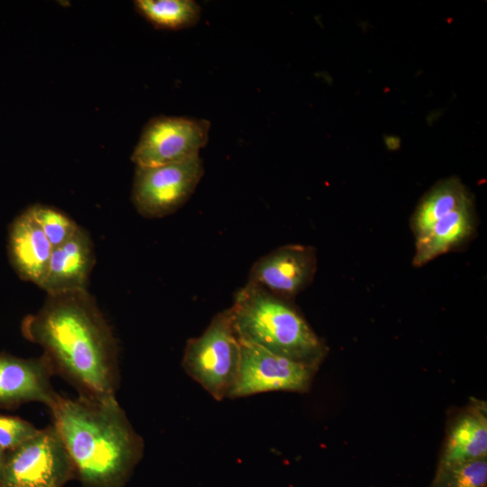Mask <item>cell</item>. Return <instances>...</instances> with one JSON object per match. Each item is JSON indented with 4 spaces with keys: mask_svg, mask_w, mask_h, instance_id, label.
I'll use <instances>...</instances> for the list:
<instances>
[{
    "mask_svg": "<svg viewBox=\"0 0 487 487\" xmlns=\"http://www.w3.org/2000/svg\"><path fill=\"white\" fill-rule=\"evenodd\" d=\"M471 200L469 190L456 177L436 183L420 199L412 215L410 227L415 240L426 234L440 218Z\"/></svg>",
    "mask_w": 487,
    "mask_h": 487,
    "instance_id": "15",
    "label": "cell"
},
{
    "mask_svg": "<svg viewBox=\"0 0 487 487\" xmlns=\"http://www.w3.org/2000/svg\"><path fill=\"white\" fill-rule=\"evenodd\" d=\"M203 175L200 156L167 165L136 167L132 189L133 206L147 218L169 216L188 200Z\"/></svg>",
    "mask_w": 487,
    "mask_h": 487,
    "instance_id": "6",
    "label": "cell"
},
{
    "mask_svg": "<svg viewBox=\"0 0 487 487\" xmlns=\"http://www.w3.org/2000/svg\"><path fill=\"white\" fill-rule=\"evenodd\" d=\"M475 229L476 215L471 200L440 218L426 234L415 240L413 266L421 267L462 246L474 234Z\"/></svg>",
    "mask_w": 487,
    "mask_h": 487,
    "instance_id": "14",
    "label": "cell"
},
{
    "mask_svg": "<svg viewBox=\"0 0 487 487\" xmlns=\"http://www.w3.org/2000/svg\"><path fill=\"white\" fill-rule=\"evenodd\" d=\"M53 374L43 354L22 358L0 353V408L39 402L51 409L61 397L51 385Z\"/></svg>",
    "mask_w": 487,
    "mask_h": 487,
    "instance_id": "10",
    "label": "cell"
},
{
    "mask_svg": "<svg viewBox=\"0 0 487 487\" xmlns=\"http://www.w3.org/2000/svg\"><path fill=\"white\" fill-rule=\"evenodd\" d=\"M134 8L156 29L182 30L194 26L201 9L192 0H136Z\"/></svg>",
    "mask_w": 487,
    "mask_h": 487,
    "instance_id": "16",
    "label": "cell"
},
{
    "mask_svg": "<svg viewBox=\"0 0 487 487\" xmlns=\"http://www.w3.org/2000/svg\"><path fill=\"white\" fill-rule=\"evenodd\" d=\"M74 475L69 455L51 425L7 452L0 487H63Z\"/></svg>",
    "mask_w": 487,
    "mask_h": 487,
    "instance_id": "5",
    "label": "cell"
},
{
    "mask_svg": "<svg viewBox=\"0 0 487 487\" xmlns=\"http://www.w3.org/2000/svg\"><path fill=\"white\" fill-rule=\"evenodd\" d=\"M206 119L159 115L144 125L131 156L136 167H156L199 156L208 141Z\"/></svg>",
    "mask_w": 487,
    "mask_h": 487,
    "instance_id": "7",
    "label": "cell"
},
{
    "mask_svg": "<svg viewBox=\"0 0 487 487\" xmlns=\"http://www.w3.org/2000/svg\"><path fill=\"white\" fill-rule=\"evenodd\" d=\"M94 263L93 243L87 232L79 226L71 238L53 247L40 288L47 295L87 289Z\"/></svg>",
    "mask_w": 487,
    "mask_h": 487,
    "instance_id": "11",
    "label": "cell"
},
{
    "mask_svg": "<svg viewBox=\"0 0 487 487\" xmlns=\"http://www.w3.org/2000/svg\"><path fill=\"white\" fill-rule=\"evenodd\" d=\"M7 452L0 446V486L3 480Z\"/></svg>",
    "mask_w": 487,
    "mask_h": 487,
    "instance_id": "20",
    "label": "cell"
},
{
    "mask_svg": "<svg viewBox=\"0 0 487 487\" xmlns=\"http://www.w3.org/2000/svg\"><path fill=\"white\" fill-rule=\"evenodd\" d=\"M482 458H487V409L474 400L449 427L436 473Z\"/></svg>",
    "mask_w": 487,
    "mask_h": 487,
    "instance_id": "12",
    "label": "cell"
},
{
    "mask_svg": "<svg viewBox=\"0 0 487 487\" xmlns=\"http://www.w3.org/2000/svg\"><path fill=\"white\" fill-rule=\"evenodd\" d=\"M317 268V251L310 245L286 244L259 258L248 282L291 301L312 282Z\"/></svg>",
    "mask_w": 487,
    "mask_h": 487,
    "instance_id": "9",
    "label": "cell"
},
{
    "mask_svg": "<svg viewBox=\"0 0 487 487\" xmlns=\"http://www.w3.org/2000/svg\"><path fill=\"white\" fill-rule=\"evenodd\" d=\"M28 210L53 247L71 238L79 228L73 219L54 207L37 204Z\"/></svg>",
    "mask_w": 487,
    "mask_h": 487,
    "instance_id": "17",
    "label": "cell"
},
{
    "mask_svg": "<svg viewBox=\"0 0 487 487\" xmlns=\"http://www.w3.org/2000/svg\"><path fill=\"white\" fill-rule=\"evenodd\" d=\"M241 341L274 354L319 367L327 354L325 343L291 301L246 282L230 307Z\"/></svg>",
    "mask_w": 487,
    "mask_h": 487,
    "instance_id": "3",
    "label": "cell"
},
{
    "mask_svg": "<svg viewBox=\"0 0 487 487\" xmlns=\"http://www.w3.org/2000/svg\"><path fill=\"white\" fill-rule=\"evenodd\" d=\"M430 487H487V458L435 473Z\"/></svg>",
    "mask_w": 487,
    "mask_h": 487,
    "instance_id": "18",
    "label": "cell"
},
{
    "mask_svg": "<svg viewBox=\"0 0 487 487\" xmlns=\"http://www.w3.org/2000/svg\"><path fill=\"white\" fill-rule=\"evenodd\" d=\"M241 340L230 308L217 313L204 332L185 345L182 367L215 400L228 398L239 373Z\"/></svg>",
    "mask_w": 487,
    "mask_h": 487,
    "instance_id": "4",
    "label": "cell"
},
{
    "mask_svg": "<svg viewBox=\"0 0 487 487\" xmlns=\"http://www.w3.org/2000/svg\"><path fill=\"white\" fill-rule=\"evenodd\" d=\"M51 411L83 485L123 487L142 459L144 444L116 398L61 396Z\"/></svg>",
    "mask_w": 487,
    "mask_h": 487,
    "instance_id": "2",
    "label": "cell"
},
{
    "mask_svg": "<svg viewBox=\"0 0 487 487\" xmlns=\"http://www.w3.org/2000/svg\"><path fill=\"white\" fill-rule=\"evenodd\" d=\"M39 430L20 417L0 414V446L6 452L20 446Z\"/></svg>",
    "mask_w": 487,
    "mask_h": 487,
    "instance_id": "19",
    "label": "cell"
},
{
    "mask_svg": "<svg viewBox=\"0 0 487 487\" xmlns=\"http://www.w3.org/2000/svg\"><path fill=\"white\" fill-rule=\"evenodd\" d=\"M23 336L43 349L54 373L79 395L115 397L119 349L113 331L87 289L47 295L21 325Z\"/></svg>",
    "mask_w": 487,
    "mask_h": 487,
    "instance_id": "1",
    "label": "cell"
},
{
    "mask_svg": "<svg viewBox=\"0 0 487 487\" xmlns=\"http://www.w3.org/2000/svg\"><path fill=\"white\" fill-rule=\"evenodd\" d=\"M317 369L241 341L239 373L228 398L277 391L304 393Z\"/></svg>",
    "mask_w": 487,
    "mask_h": 487,
    "instance_id": "8",
    "label": "cell"
},
{
    "mask_svg": "<svg viewBox=\"0 0 487 487\" xmlns=\"http://www.w3.org/2000/svg\"><path fill=\"white\" fill-rule=\"evenodd\" d=\"M53 246L28 208L11 225L8 253L21 279L41 287L45 278Z\"/></svg>",
    "mask_w": 487,
    "mask_h": 487,
    "instance_id": "13",
    "label": "cell"
}]
</instances>
